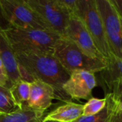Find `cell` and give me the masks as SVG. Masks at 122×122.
Wrapping results in <instances>:
<instances>
[{"label":"cell","mask_w":122,"mask_h":122,"mask_svg":"<svg viewBox=\"0 0 122 122\" xmlns=\"http://www.w3.org/2000/svg\"><path fill=\"white\" fill-rule=\"evenodd\" d=\"M16 59L21 79L31 83L39 80L54 90V99L65 103L71 99L63 90L70 74L52 53H16Z\"/></svg>","instance_id":"1"},{"label":"cell","mask_w":122,"mask_h":122,"mask_svg":"<svg viewBox=\"0 0 122 122\" xmlns=\"http://www.w3.org/2000/svg\"><path fill=\"white\" fill-rule=\"evenodd\" d=\"M5 34L16 53H52L60 35L47 30L8 27Z\"/></svg>","instance_id":"2"},{"label":"cell","mask_w":122,"mask_h":122,"mask_svg":"<svg viewBox=\"0 0 122 122\" xmlns=\"http://www.w3.org/2000/svg\"><path fill=\"white\" fill-rule=\"evenodd\" d=\"M52 54L70 74L76 71L95 74L107 68V61L91 57L71 41L63 36L55 44Z\"/></svg>","instance_id":"3"},{"label":"cell","mask_w":122,"mask_h":122,"mask_svg":"<svg viewBox=\"0 0 122 122\" xmlns=\"http://www.w3.org/2000/svg\"><path fill=\"white\" fill-rule=\"evenodd\" d=\"M0 15L8 23L6 28L50 31L26 0H0Z\"/></svg>","instance_id":"4"},{"label":"cell","mask_w":122,"mask_h":122,"mask_svg":"<svg viewBox=\"0 0 122 122\" xmlns=\"http://www.w3.org/2000/svg\"><path fill=\"white\" fill-rule=\"evenodd\" d=\"M76 17L84 24L99 51L106 60H108L112 53L107 41L103 22L96 1L79 0Z\"/></svg>","instance_id":"5"},{"label":"cell","mask_w":122,"mask_h":122,"mask_svg":"<svg viewBox=\"0 0 122 122\" xmlns=\"http://www.w3.org/2000/svg\"><path fill=\"white\" fill-rule=\"evenodd\" d=\"M48 29L63 36L71 16L57 0H26Z\"/></svg>","instance_id":"6"},{"label":"cell","mask_w":122,"mask_h":122,"mask_svg":"<svg viewBox=\"0 0 122 122\" xmlns=\"http://www.w3.org/2000/svg\"><path fill=\"white\" fill-rule=\"evenodd\" d=\"M100 14L107 41L112 55L122 59L121 19L109 0H95Z\"/></svg>","instance_id":"7"},{"label":"cell","mask_w":122,"mask_h":122,"mask_svg":"<svg viewBox=\"0 0 122 122\" xmlns=\"http://www.w3.org/2000/svg\"><path fill=\"white\" fill-rule=\"evenodd\" d=\"M63 37L71 41L82 51L91 57L107 61L106 59L97 47L84 24L78 17L71 16Z\"/></svg>","instance_id":"8"},{"label":"cell","mask_w":122,"mask_h":122,"mask_svg":"<svg viewBox=\"0 0 122 122\" xmlns=\"http://www.w3.org/2000/svg\"><path fill=\"white\" fill-rule=\"evenodd\" d=\"M97 85L95 74L76 71L70 74L69 79L63 86V90L71 99L89 100L92 98V91Z\"/></svg>","instance_id":"9"},{"label":"cell","mask_w":122,"mask_h":122,"mask_svg":"<svg viewBox=\"0 0 122 122\" xmlns=\"http://www.w3.org/2000/svg\"><path fill=\"white\" fill-rule=\"evenodd\" d=\"M54 99V89L43 81L35 80L31 83L30 95L25 106L34 110L45 112L51 107Z\"/></svg>","instance_id":"10"},{"label":"cell","mask_w":122,"mask_h":122,"mask_svg":"<svg viewBox=\"0 0 122 122\" xmlns=\"http://www.w3.org/2000/svg\"><path fill=\"white\" fill-rule=\"evenodd\" d=\"M0 57L6 69L9 79L12 83L21 79L16 54L5 34L4 27L0 24Z\"/></svg>","instance_id":"11"},{"label":"cell","mask_w":122,"mask_h":122,"mask_svg":"<svg viewBox=\"0 0 122 122\" xmlns=\"http://www.w3.org/2000/svg\"><path fill=\"white\" fill-rule=\"evenodd\" d=\"M84 104L66 102L58 107L47 114L43 121H55L58 122H73L82 116Z\"/></svg>","instance_id":"12"},{"label":"cell","mask_w":122,"mask_h":122,"mask_svg":"<svg viewBox=\"0 0 122 122\" xmlns=\"http://www.w3.org/2000/svg\"><path fill=\"white\" fill-rule=\"evenodd\" d=\"M45 112L34 110L24 106L9 114H0V122H41Z\"/></svg>","instance_id":"13"},{"label":"cell","mask_w":122,"mask_h":122,"mask_svg":"<svg viewBox=\"0 0 122 122\" xmlns=\"http://www.w3.org/2000/svg\"><path fill=\"white\" fill-rule=\"evenodd\" d=\"M31 90V83L23 79L15 82L10 88L11 97L19 108H22L27 102Z\"/></svg>","instance_id":"14"},{"label":"cell","mask_w":122,"mask_h":122,"mask_svg":"<svg viewBox=\"0 0 122 122\" xmlns=\"http://www.w3.org/2000/svg\"><path fill=\"white\" fill-rule=\"evenodd\" d=\"M105 98L107 99L106 106L99 113L92 116H81L73 122H109L114 107V102L110 93H107Z\"/></svg>","instance_id":"15"},{"label":"cell","mask_w":122,"mask_h":122,"mask_svg":"<svg viewBox=\"0 0 122 122\" xmlns=\"http://www.w3.org/2000/svg\"><path fill=\"white\" fill-rule=\"evenodd\" d=\"M100 73L104 84L116 79H122V59L112 54L111 57L107 60V68Z\"/></svg>","instance_id":"16"},{"label":"cell","mask_w":122,"mask_h":122,"mask_svg":"<svg viewBox=\"0 0 122 122\" xmlns=\"http://www.w3.org/2000/svg\"><path fill=\"white\" fill-rule=\"evenodd\" d=\"M106 104L107 99L105 97L104 99H97L94 97L91 98L85 104H84L82 116H92L99 113L104 108Z\"/></svg>","instance_id":"17"},{"label":"cell","mask_w":122,"mask_h":122,"mask_svg":"<svg viewBox=\"0 0 122 122\" xmlns=\"http://www.w3.org/2000/svg\"><path fill=\"white\" fill-rule=\"evenodd\" d=\"M105 85L109 89L112 97L117 105V107L122 110V79H116L110 82L106 83Z\"/></svg>","instance_id":"18"},{"label":"cell","mask_w":122,"mask_h":122,"mask_svg":"<svg viewBox=\"0 0 122 122\" xmlns=\"http://www.w3.org/2000/svg\"><path fill=\"white\" fill-rule=\"evenodd\" d=\"M18 109L11 96L0 92V114H9Z\"/></svg>","instance_id":"19"},{"label":"cell","mask_w":122,"mask_h":122,"mask_svg":"<svg viewBox=\"0 0 122 122\" xmlns=\"http://www.w3.org/2000/svg\"><path fill=\"white\" fill-rule=\"evenodd\" d=\"M59 4L64 8L71 16H76L79 0H57Z\"/></svg>","instance_id":"20"},{"label":"cell","mask_w":122,"mask_h":122,"mask_svg":"<svg viewBox=\"0 0 122 122\" xmlns=\"http://www.w3.org/2000/svg\"><path fill=\"white\" fill-rule=\"evenodd\" d=\"M0 84L9 90L12 86L14 83H12L8 77L6 69L3 64V61L0 57Z\"/></svg>","instance_id":"21"},{"label":"cell","mask_w":122,"mask_h":122,"mask_svg":"<svg viewBox=\"0 0 122 122\" xmlns=\"http://www.w3.org/2000/svg\"><path fill=\"white\" fill-rule=\"evenodd\" d=\"M109 122H122V110H121L117 107L115 102H114V109H113V111H112V113L109 119Z\"/></svg>","instance_id":"22"},{"label":"cell","mask_w":122,"mask_h":122,"mask_svg":"<svg viewBox=\"0 0 122 122\" xmlns=\"http://www.w3.org/2000/svg\"><path fill=\"white\" fill-rule=\"evenodd\" d=\"M119 18L122 19V0H109Z\"/></svg>","instance_id":"23"},{"label":"cell","mask_w":122,"mask_h":122,"mask_svg":"<svg viewBox=\"0 0 122 122\" xmlns=\"http://www.w3.org/2000/svg\"><path fill=\"white\" fill-rule=\"evenodd\" d=\"M0 92H2V93H4V94H9V95L11 96L9 90L8 89H6V88L4 87L1 84H0Z\"/></svg>","instance_id":"24"},{"label":"cell","mask_w":122,"mask_h":122,"mask_svg":"<svg viewBox=\"0 0 122 122\" xmlns=\"http://www.w3.org/2000/svg\"><path fill=\"white\" fill-rule=\"evenodd\" d=\"M41 122H55V121H42Z\"/></svg>","instance_id":"25"},{"label":"cell","mask_w":122,"mask_h":122,"mask_svg":"<svg viewBox=\"0 0 122 122\" xmlns=\"http://www.w3.org/2000/svg\"><path fill=\"white\" fill-rule=\"evenodd\" d=\"M121 21H122V19H121Z\"/></svg>","instance_id":"26"}]
</instances>
